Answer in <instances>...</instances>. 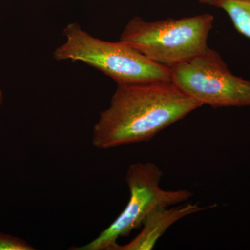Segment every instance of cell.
Segmentation results:
<instances>
[{
    "instance_id": "cell-6",
    "label": "cell",
    "mask_w": 250,
    "mask_h": 250,
    "mask_svg": "<svg viewBox=\"0 0 250 250\" xmlns=\"http://www.w3.org/2000/svg\"><path fill=\"white\" fill-rule=\"evenodd\" d=\"M216 205L201 207L199 202L179 207H159L145 219L142 230L127 244H118L113 250H151L174 223L188 215L213 208Z\"/></svg>"
},
{
    "instance_id": "cell-9",
    "label": "cell",
    "mask_w": 250,
    "mask_h": 250,
    "mask_svg": "<svg viewBox=\"0 0 250 250\" xmlns=\"http://www.w3.org/2000/svg\"><path fill=\"white\" fill-rule=\"evenodd\" d=\"M201 4L211 5V6H214L218 1L220 0H197Z\"/></svg>"
},
{
    "instance_id": "cell-8",
    "label": "cell",
    "mask_w": 250,
    "mask_h": 250,
    "mask_svg": "<svg viewBox=\"0 0 250 250\" xmlns=\"http://www.w3.org/2000/svg\"><path fill=\"white\" fill-rule=\"evenodd\" d=\"M27 241L0 231V250H34Z\"/></svg>"
},
{
    "instance_id": "cell-7",
    "label": "cell",
    "mask_w": 250,
    "mask_h": 250,
    "mask_svg": "<svg viewBox=\"0 0 250 250\" xmlns=\"http://www.w3.org/2000/svg\"><path fill=\"white\" fill-rule=\"evenodd\" d=\"M214 6L225 11L236 30L250 39V0H220Z\"/></svg>"
},
{
    "instance_id": "cell-10",
    "label": "cell",
    "mask_w": 250,
    "mask_h": 250,
    "mask_svg": "<svg viewBox=\"0 0 250 250\" xmlns=\"http://www.w3.org/2000/svg\"><path fill=\"white\" fill-rule=\"evenodd\" d=\"M3 102V93L1 90L0 89V108H1V104Z\"/></svg>"
},
{
    "instance_id": "cell-1",
    "label": "cell",
    "mask_w": 250,
    "mask_h": 250,
    "mask_svg": "<svg viewBox=\"0 0 250 250\" xmlns=\"http://www.w3.org/2000/svg\"><path fill=\"white\" fill-rule=\"evenodd\" d=\"M200 107L172 81L118 83L94 125L92 144L108 149L147 142Z\"/></svg>"
},
{
    "instance_id": "cell-4",
    "label": "cell",
    "mask_w": 250,
    "mask_h": 250,
    "mask_svg": "<svg viewBox=\"0 0 250 250\" xmlns=\"http://www.w3.org/2000/svg\"><path fill=\"white\" fill-rule=\"evenodd\" d=\"M164 172L152 162H138L128 167L126 182L130 197L116 220L95 239L75 250H113L122 237L142 226L145 219L156 208L187 202L193 193L188 190H166L160 187Z\"/></svg>"
},
{
    "instance_id": "cell-5",
    "label": "cell",
    "mask_w": 250,
    "mask_h": 250,
    "mask_svg": "<svg viewBox=\"0 0 250 250\" xmlns=\"http://www.w3.org/2000/svg\"><path fill=\"white\" fill-rule=\"evenodd\" d=\"M170 69L172 83L202 106H250V81L233 75L217 51L208 47Z\"/></svg>"
},
{
    "instance_id": "cell-3",
    "label": "cell",
    "mask_w": 250,
    "mask_h": 250,
    "mask_svg": "<svg viewBox=\"0 0 250 250\" xmlns=\"http://www.w3.org/2000/svg\"><path fill=\"white\" fill-rule=\"evenodd\" d=\"M65 40L53 52L57 61L83 62L118 83L171 81L169 67L152 62L127 44L94 37L77 23L64 29Z\"/></svg>"
},
{
    "instance_id": "cell-2",
    "label": "cell",
    "mask_w": 250,
    "mask_h": 250,
    "mask_svg": "<svg viewBox=\"0 0 250 250\" xmlns=\"http://www.w3.org/2000/svg\"><path fill=\"white\" fill-rule=\"evenodd\" d=\"M214 17L204 14L192 17L147 22L141 17L130 20L120 41L152 62L170 67L205 52Z\"/></svg>"
}]
</instances>
